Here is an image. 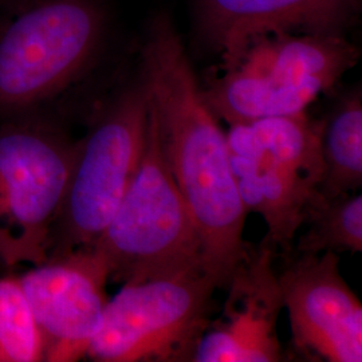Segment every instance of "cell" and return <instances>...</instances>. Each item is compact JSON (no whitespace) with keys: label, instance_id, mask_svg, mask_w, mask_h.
Instances as JSON below:
<instances>
[{"label":"cell","instance_id":"1","mask_svg":"<svg viewBox=\"0 0 362 362\" xmlns=\"http://www.w3.org/2000/svg\"><path fill=\"white\" fill-rule=\"evenodd\" d=\"M140 81L170 173L200 236L204 269L226 287L245 246L247 212L233 179L227 134L177 31L164 16L145 39Z\"/></svg>","mask_w":362,"mask_h":362},{"label":"cell","instance_id":"2","mask_svg":"<svg viewBox=\"0 0 362 362\" xmlns=\"http://www.w3.org/2000/svg\"><path fill=\"white\" fill-rule=\"evenodd\" d=\"M107 28L101 0H0V116H27L71 86Z\"/></svg>","mask_w":362,"mask_h":362},{"label":"cell","instance_id":"3","mask_svg":"<svg viewBox=\"0 0 362 362\" xmlns=\"http://www.w3.org/2000/svg\"><path fill=\"white\" fill-rule=\"evenodd\" d=\"M90 248L104 260L109 281L122 285L206 270L200 236L167 164L151 106L139 168Z\"/></svg>","mask_w":362,"mask_h":362},{"label":"cell","instance_id":"4","mask_svg":"<svg viewBox=\"0 0 362 362\" xmlns=\"http://www.w3.org/2000/svg\"><path fill=\"white\" fill-rule=\"evenodd\" d=\"M358 57L357 47L341 34L263 35L224 67L204 95L228 125L296 115L332 89Z\"/></svg>","mask_w":362,"mask_h":362},{"label":"cell","instance_id":"5","mask_svg":"<svg viewBox=\"0 0 362 362\" xmlns=\"http://www.w3.org/2000/svg\"><path fill=\"white\" fill-rule=\"evenodd\" d=\"M322 127L324 121L300 112L233 124L226 132L245 209L264 219V242L286 257L324 176Z\"/></svg>","mask_w":362,"mask_h":362},{"label":"cell","instance_id":"6","mask_svg":"<svg viewBox=\"0 0 362 362\" xmlns=\"http://www.w3.org/2000/svg\"><path fill=\"white\" fill-rule=\"evenodd\" d=\"M218 282L203 269L125 284L107 300L88 354L98 362H184L212 320Z\"/></svg>","mask_w":362,"mask_h":362},{"label":"cell","instance_id":"7","mask_svg":"<svg viewBox=\"0 0 362 362\" xmlns=\"http://www.w3.org/2000/svg\"><path fill=\"white\" fill-rule=\"evenodd\" d=\"M16 118L0 127V262L8 267L50 257L79 145L40 121Z\"/></svg>","mask_w":362,"mask_h":362},{"label":"cell","instance_id":"8","mask_svg":"<svg viewBox=\"0 0 362 362\" xmlns=\"http://www.w3.org/2000/svg\"><path fill=\"white\" fill-rule=\"evenodd\" d=\"M148 124V94L139 79L79 141L49 258L90 248L103 235L139 168Z\"/></svg>","mask_w":362,"mask_h":362},{"label":"cell","instance_id":"9","mask_svg":"<svg viewBox=\"0 0 362 362\" xmlns=\"http://www.w3.org/2000/svg\"><path fill=\"white\" fill-rule=\"evenodd\" d=\"M18 279L38 327L43 361L86 357L107 303L103 258L93 248H81L52 257Z\"/></svg>","mask_w":362,"mask_h":362},{"label":"cell","instance_id":"10","mask_svg":"<svg viewBox=\"0 0 362 362\" xmlns=\"http://www.w3.org/2000/svg\"><path fill=\"white\" fill-rule=\"evenodd\" d=\"M294 345L313 360L362 361V305L337 252L288 257L278 272Z\"/></svg>","mask_w":362,"mask_h":362},{"label":"cell","instance_id":"11","mask_svg":"<svg viewBox=\"0 0 362 362\" xmlns=\"http://www.w3.org/2000/svg\"><path fill=\"white\" fill-rule=\"evenodd\" d=\"M276 251L264 240L245 242L226 287L227 299L219 317L211 320L194 362H276L284 360L276 324L284 309Z\"/></svg>","mask_w":362,"mask_h":362},{"label":"cell","instance_id":"12","mask_svg":"<svg viewBox=\"0 0 362 362\" xmlns=\"http://www.w3.org/2000/svg\"><path fill=\"white\" fill-rule=\"evenodd\" d=\"M200 26L224 67L254 39L275 33L341 34L357 0H197Z\"/></svg>","mask_w":362,"mask_h":362},{"label":"cell","instance_id":"13","mask_svg":"<svg viewBox=\"0 0 362 362\" xmlns=\"http://www.w3.org/2000/svg\"><path fill=\"white\" fill-rule=\"evenodd\" d=\"M327 251L361 252V194L333 196L318 189L308 202L288 257L320 255Z\"/></svg>","mask_w":362,"mask_h":362},{"label":"cell","instance_id":"14","mask_svg":"<svg viewBox=\"0 0 362 362\" xmlns=\"http://www.w3.org/2000/svg\"><path fill=\"white\" fill-rule=\"evenodd\" d=\"M324 176L322 194L357 192L362 185V104L360 93H353L337 105L324 119L321 136Z\"/></svg>","mask_w":362,"mask_h":362},{"label":"cell","instance_id":"15","mask_svg":"<svg viewBox=\"0 0 362 362\" xmlns=\"http://www.w3.org/2000/svg\"><path fill=\"white\" fill-rule=\"evenodd\" d=\"M43 361L42 339L18 278H0V362Z\"/></svg>","mask_w":362,"mask_h":362}]
</instances>
